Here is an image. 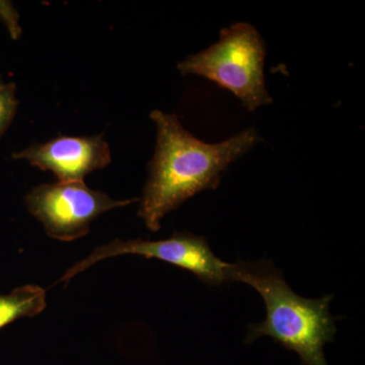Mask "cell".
<instances>
[{
  "label": "cell",
  "instance_id": "cell-1",
  "mask_svg": "<svg viewBox=\"0 0 365 365\" xmlns=\"http://www.w3.org/2000/svg\"><path fill=\"white\" fill-rule=\"evenodd\" d=\"M157 126V146L140 199L139 217L158 232L163 216L206 190L220 186L223 173L258 143V132L246 129L218 143L196 138L175 114L151 112Z\"/></svg>",
  "mask_w": 365,
  "mask_h": 365
},
{
  "label": "cell",
  "instance_id": "cell-2",
  "mask_svg": "<svg viewBox=\"0 0 365 365\" xmlns=\"http://www.w3.org/2000/svg\"><path fill=\"white\" fill-rule=\"evenodd\" d=\"M230 282L246 283L261 295L266 319L248 327L246 342L271 337L297 352L304 365H328L324 347L333 342L337 328L330 314L333 295L307 299L295 294L272 262L237 261L228 267Z\"/></svg>",
  "mask_w": 365,
  "mask_h": 365
},
{
  "label": "cell",
  "instance_id": "cell-3",
  "mask_svg": "<svg viewBox=\"0 0 365 365\" xmlns=\"http://www.w3.org/2000/svg\"><path fill=\"white\" fill-rule=\"evenodd\" d=\"M265 56V42L257 29L237 23L220 31L217 43L180 62L178 71L213 81L253 112L273 102L264 76Z\"/></svg>",
  "mask_w": 365,
  "mask_h": 365
},
{
  "label": "cell",
  "instance_id": "cell-4",
  "mask_svg": "<svg viewBox=\"0 0 365 365\" xmlns=\"http://www.w3.org/2000/svg\"><path fill=\"white\" fill-rule=\"evenodd\" d=\"M128 254L138 255L146 259H158L184 269L210 287H220L230 282L228 274L230 263L215 256L205 237L189 232H176L170 239L155 242L114 240L109 244L98 247L90 256L74 264L60 278L59 282H68L72 277L98 262Z\"/></svg>",
  "mask_w": 365,
  "mask_h": 365
},
{
  "label": "cell",
  "instance_id": "cell-5",
  "mask_svg": "<svg viewBox=\"0 0 365 365\" xmlns=\"http://www.w3.org/2000/svg\"><path fill=\"white\" fill-rule=\"evenodd\" d=\"M138 200H115L103 192L88 188L85 182L39 185L26 197V207L42 222L47 235L63 242L85 237L91 223L103 213Z\"/></svg>",
  "mask_w": 365,
  "mask_h": 365
},
{
  "label": "cell",
  "instance_id": "cell-6",
  "mask_svg": "<svg viewBox=\"0 0 365 365\" xmlns=\"http://www.w3.org/2000/svg\"><path fill=\"white\" fill-rule=\"evenodd\" d=\"M13 158L52 172L58 182H83L90 173L110 165L111 151L103 135H59L45 143H33L13 153Z\"/></svg>",
  "mask_w": 365,
  "mask_h": 365
},
{
  "label": "cell",
  "instance_id": "cell-7",
  "mask_svg": "<svg viewBox=\"0 0 365 365\" xmlns=\"http://www.w3.org/2000/svg\"><path fill=\"white\" fill-rule=\"evenodd\" d=\"M45 307L46 292L38 285H25L0 295V329L16 319L37 316Z\"/></svg>",
  "mask_w": 365,
  "mask_h": 365
},
{
  "label": "cell",
  "instance_id": "cell-8",
  "mask_svg": "<svg viewBox=\"0 0 365 365\" xmlns=\"http://www.w3.org/2000/svg\"><path fill=\"white\" fill-rule=\"evenodd\" d=\"M18 106L16 86L14 83H6L0 90V136L4 135V132L13 122Z\"/></svg>",
  "mask_w": 365,
  "mask_h": 365
},
{
  "label": "cell",
  "instance_id": "cell-9",
  "mask_svg": "<svg viewBox=\"0 0 365 365\" xmlns=\"http://www.w3.org/2000/svg\"><path fill=\"white\" fill-rule=\"evenodd\" d=\"M0 18L6 21L7 26L11 30V35L16 37L18 31L20 30L18 26V21H16V14L14 11L13 6L7 4V2L0 1Z\"/></svg>",
  "mask_w": 365,
  "mask_h": 365
},
{
  "label": "cell",
  "instance_id": "cell-10",
  "mask_svg": "<svg viewBox=\"0 0 365 365\" xmlns=\"http://www.w3.org/2000/svg\"><path fill=\"white\" fill-rule=\"evenodd\" d=\"M6 85V83L2 81L1 76H0V90H1L2 88H4V86Z\"/></svg>",
  "mask_w": 365,
  "mask_h": 365
}]
</instances>
